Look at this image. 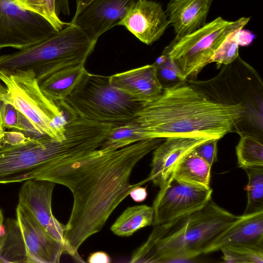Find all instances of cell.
I'll return each instance as SVG.
<instances>
[{"label":"cell","mask_w":263,"mask_h":263,"mask_svg":"<svg viewBox=\"0 0 263 263\" xmlns=\"http://www.w3.org/2000/svg\"><path fill=\"white\" fill-rule=\"evenodd\" d=\"M228 263H263V242L233 245L220 250Z\"/></svg>","instance_id":"4316f807"},{"label":"cell","mask_w":263,"mask_h":263,"mask_svg":"<svg viewBox=\"0 0 263 263\" xmlns=\"http://www.w3.org/2000/svg\"><path fill=\"white\" fill-rule=\"evenodd\" d=\"M56 31L45 18L24 7L18 0H0V50L22 49Z\"/></svg>","instance_id":"9c48e42d"},{"label":"cell","mask_w":263,"mask_h":263,"mask_svg":"<svg viewBox=\"0 0 263 263\" xmlns=\"http://www.w3.org/2000/svg\"><path fill=\"white\" fill-rule=\"evenodd\" d=\"M97 41L71 23L41 42L0 56V69L32 70L37 79L70 67L84 65Z\"/></svg>","instance_id":"5b68a950"},{"label":"cell","mask_w":263,"mask_h":263,"mask_svg":"<svg viewBox=\"0 0 263 263\" xmlns=\"http://www.w3.org/2000/svg\"><path fill=\"white\" fill-rule=\"evenodd\" d=\"M237 217L211 199L190 214L154 226L147 240L130 256L131 262L191 259Z\"/></svg>","instance_id":"277c9868"},{"label":"cell","mask_w":263,"mask_h":263,"mask_svg":"<svg viewBox=\"0 0 263 263\" xmlns=\"http://www.w3.org/2000/svg\"><path fill=\"white\" fill-rule=\"evenodd\" d=\"M18 2L25 8L45 18L57 31L70 24L63 22L57 13L68 9L67 0H18Z\"/></svg>","instance_id":"cb8c5ba5"},{"label":"cell","mask_w":263,"mask_h":263,"mask_svg":"<svg viewBox=\"0 0 263 263\" xmlns=\"http://www.w3.org/2000/svg\"><path fill=\"white\" fill-rule=\"evenodd\" d=\"M129 195L134 201L143 202L147 196L146 188L141 185L138 186L131 191Z\"/></svg>","instance_id":"e575fe53"},{"label":"cell","mask_w":263,"mask_h":263,"mask_svg":"<svg viewBox=\"0 0 263 263\" xmlns=\"http://www.w3.org/2000/svg\"><path fill=\"white\" fill-rule=\"evenodd\" d=\"M87 261L89 263H110L111 258L105 252L98 251L91 253L87 258Z\"/></svg>","instance_id":"836d02e7"},{"label":"cell","mask_w":263,"mask_h":263,"mask_svg":"<svg viewBox=\"0 0 263 263\" xmlns=\"http://www.w3.org/2000/svg\"><path fill=\"white\" fill-rule=\"evenodd\" d=\"M5 234V222L2 210L0 208V250Z\"/></svg>","instance_id":"8d00e7d4"},{"label":"cell","mask_w":263,"mask_h":263,"mask_svg":"<svg viewBox=\"0 0 263 263\" xmlns=\"http://www.w3.org/2000/svg\"><path fill=\"white\" fill-rule=\"evenodd\" d=\"M29 136L17 130L6 131L3 145H16L25 142Z\"/></svg>","instance_id":"1f68e13d"},{"label":"cell","mask_w":263,"mask_h":263,"mask_svg":"<svg viewBox=\"0 0 263 263\" xmlns=\"http://www.w3.org/2000/svg\"><path fill=\"white\" fill-rule=\"evenodd\" d=\"M248 177L245 186L248 201L244 214L263 211V166L243 168Z\"/></svg>","instance_id":"484cf974"},{"label":"cell","mask_w":263,"mask_h":263,"mask_svg":"<svg viewBox=\"0 0 263 263\" xmlns=\"http://www.w3.org/2000/svg\"><path fill=\"white\" fill-rule=\"evenodd\" d=\"M163 139L136 142L117 150L100 147L54 163L43 180L65 186L73 202L64 235L65 245L74 255L83 242L101 230L119 204L134 188L148 180L131 184L132 172L142 158Z\"/></svg>","instance_id":"6da1fadb"},{"label":"cell","mask_w":263,"mask_h":263,"mask_svg":"<svg viewBox=\"0 0 263 263\" xmlns=\"http://www.w3.org/2000/svg\"><path fill=\"white\" fill-rule=\"evenodd\" d=\"M109 82L116 88L145 103L155 99L163 89L154 64L109 76Z\"/></svg>","instance_id":"e0dca14e"},{"label":"cell","mask_w":263,"mask_h":263,"mask_svg":"<svg viewBox=\"0 0 263 263\" xmlns=\"http://www.w3.org/2000/svg\"><path fill=\"white\" fill-rule=\"evenodd\" d=\"M140 0H92L74 14L71 23L92 39L119 25L130 9Z\"/></svg>","instance_id":"7c38bea8"},{"label":"cell","mask_w":263,"mask_h":263,"mask_svg":"<svg viewBox=\"0 0 263 263\" xmlns=\"http://www.w3.org/2000/svg\"><path fill=\"white\" fill-rule=\"evenodd\" d=\"M145 104L112 86L109 76L86 71L71 92L57 104L73 117L121 124L132 121Z\"/></svg>","instance_id":"8992f818"},{"label":"cell","mask_w":263,"mask_h":263,"mask_svg":"<svg viewBox=\"0 0 263 263\" xmlns=\"http://www.w3.org/2000/svg\"><path fill=\"white\" fill-rule=\"evenodd\" d=\"M54 183L42 180L25 181L18 195V203L28 210L51 236L65 243V225L53 216L51 208Z\"/></svg>","instance_id":"4fadbf2b"},{"label":"cell","mask_w":263,"mask_h":263,"mask_svg":"<svg viewBox=\"0 0 263 263\" xmlns=\"http://www.w3.org/2000/svg\"><path fill=\"white\" fill-rule=\"evenodd\" d=\"M92 0H76V10L75 14L79 12L85 6Z\"/></svg>","instance_id":"74e56055"},{"label":"cell","mask_w":263,"mask_h":263,"mask_svg":"<svg viewBox=\"0 0 263 263\" xmlns=\"http://www.w3.org/2000/svg\"><path fill=\"white\" fill-rule=\"evenodd\" d=\"M153 220L152 206L144 204L129 206L116 219L110 230L117 236L128 237L143 228L153 225Z\"/></svg>","instance_id":"44dd1931"},{"label":"cell","mask_w":263,"mask_h":263,"mask_svg":"<svg viewBox=\"0 0 263 263\" xmlns=\"http://www.w3.org/2000/svg\"><path fill=\"white\" fill-rule=\"evenodd\" d=\"M84 65L64 68L37 79L44 95L56 104L68 96L82 79Z\"/></svg>","instance_id":"d6986e66"},{"label":"cell","mask_w":263,"mask_h":263,"mask_svg":"<svg viewBox=\"0 0 263 263\" xmlns=\"http://www.w3.org/2000/svg\"><path fill=\"white\" fill-rule=\"evenodd\" d=\"M169 25L161 5L148 0L137 2L119 24L148 45L158 40Z\"/></svg>","instance_id":"9a60e30c"},{"label":"cell","mask_w":263,"mask_h":263,"mask_svg":"<svg viewBox=\"0 0 263 263\" xmlns=\"http://www.w3.org/2000/svg\"><path fill=\"white\" fill-rule=\"evenodd\" d=\"M236 154L238 165L242 169L263 166L262 140L255 135L242 134L236 147Z\"/></svg>","instance_id":"d4e9b609"},{"label":"cell","mask_w":263,"mask_h":263,"mask_svg":"<svg viewBox=\"0 0 263 263\" xmlns=\"http://www.w3.org/2000/svg\"><path fill=\"white\" fill-rule=\"evenodd\" d=\"M213 0H170L166 13L176 37L191 34L206 24Z\"/></svg>","instance_id":"ac0fdd59"},{"label":"cell","mask_w":263,"mask_h":263,"mask_svg":"<svg viewBox=\"0 0 263 263\" xmlns=\"http://www.w3.org/2000/svg\"><path fill=\"white\" fill-rule=\"evenodd\" d=\"M263 242V211L237 216L204 248L202 254L230 246Z\"/></svg>","instance_id":"2e32d148"},{"label":"cell","mask_w":263,"mask_h":263,"mask_svg":"<svg viewBox=\"0 0 263 263\" xmlns=\"http://www.w3.org/2000/svg\"><path fill=\"white\" fill-rule=\"evenodd\" d=\"M211 139L174 137L164 139L154 151L148 181L162 189L171 182L173 172L179 161L196 146Z\"/></svg>","instance_id":"5bb4252c"},{"label":"cell","mask_w":263,"mask_h":263,"mask_svg":"<svg viewBox=\"0 0 263 263\" xmlns=\"http://www.w3.org/2000/svg\"><path fill=\"white\" fill-rule=\"evenodd\" d=\"M219 140L209 139L196 146L193 151L212 166L217 160V143Z\"/></svg>","instance_id":"4dcf8cb0"},{"label":"cell","mask_w":263,"mask_h":263,"mask_svg":"<svg viewBox=\"0 0 263 263\" xmlns=\"http://www.w3.org/2000/svg\"><path fill=\"white\" fill-rule=\"evenodd\" d=\"M65 135L62 140L29 137L23 143L0 147V184L42 180L53 163L97 149L102 141L95 124L78 117L67 121Z\"/></svg>","instance_id":"3957f363"},{"label":"cell","mask_w":263,"mask_h":263,"mask_svg":"<svg viewBox=\"0 0 263 263\" xmlns=\"http://www.w3.org/2000/svg\"><path fill=\"white\" fill-rule=\"evenodd\" d=\"M250 17L234 21L219 16L188 35L175 37L162 53L174 65L183 81L196 78L209 63L216 50L227 36L243 29Z\"/></svg>","instance_id":"ba28073f"},{"label":"cell","mask_w":263,"mask_h":263,"mask_svg":"<svg viewBox=\"0 0 263 263\" xmlns=\"http://www.w3.org/2000/svg\"><path fill=\"white\" fill-rule=\"evenodd\" d=\"M146 140L141 127L134 120L116 124L101 145V148L108 147L115 150L137 142Z\"/></svg>","instance_id":"603a6c76"},{"label":"cell","mask_w":263,"mask_h":263,"mask_svg":"<svg viewBox=\"0 0 263 263\" xmlns=\"http://www.w3.org/2000/svg\"><path fill=\"white\" fill-rule=\"evenodd\" d=\"M4 88L0 94L4 103L13 106L40 135L62 140L67 121L60 107L41 90L32 70L0 69Z\"/></svg>","instance_id":"52a82bcc"},{"label":"cell","mask_w":263,"mask_h":263,"mask_svg":"<svg viewBox=\"0 0 263 263\" xmlns=\"http://www.w3.org/2000/svg\"><path fill=\"white\" fill-rule=\"evenodd\" d=\"M247 106L211 97L196 84L185 81L163 87L161 93L146 103L133 120L146 140L174 137L222 138L242 121Z\"/></svg>","instance_id":"7a4b0ae2"},{"label":"cell","mask_w":263,"mask_h":263,"mask_svg":"<svg viewBox=\"0 0 263 263\" xmlns=\"http://www.w3.org/2000/svg\"><path fill=\"white\" fill-rule=\"evenodd\" d=\"M211 166L193 151L185 156L175 167L173 179L204 188L210 185Z\"/></svg>","instance_id":"ffe728a7"},{"label":"cell","mask_w":263,"mask_h":263,"mask_svg":"<svg viewBox=\"0 0 263 263\" xmlns=\"http://www.w3.org/2000/svg\"><path fill=\"white\" fill-rule=\"evenodd\" d=\"M16 215L26 246L28 263H58L63 253L70 255L65 244L51 236L20 203Z\"/></svg>","instance_id":"8fae6325"},{"label":"cell","mask_w":263,"mask_h":263,"mask_svg":"<svg viewBox=\"0 0 263 263\" xmlns=\"http://www.w3.org/2000/svg\"><path fill=\"white\" fill-rule=\"evenodd\" d=\"M0 262L28 263L25 243L16 218H8L5 222Z\"/></svg>","instance_id":"7402d4cb"},{"label":"cell","mask_w":263,"mask_h":263,"mask_svg":"<svg viewBox=\"0 0 263 263\" xmlns=\"http://www.w3.org/2000/svg\"><path fill=\"white\" fill-rule=\"evenodd\" d=\"M1 113L5 129L23 132L24 116L11 105L2 102Z\"/></svg>","instance_id":"f1b7e54d"},{"label":"cell","mask_w":263,"mask_h":263,"mask_svg":"<svg viewBox=\"0 0 263 263\" xmlns=\"http://www.w3.org/2000/svg\"><path fill=\"white\" fill-rule=\"evenodd\" d=\"M213 190L173 179L160 189L153 203V226L190 214L211 200Z\"/></svg>","instance_id":"30bf717a"},{"label":"cell","mask_w":263,"mask_h":263,"mask_svg":"<svg viewBox=\"0 0 263 263\" xmlns=\"http://www.w3.org/2000/svg\"><path fill=\"white\" fill-rule=\"evenodd\" d=\"M236 31L229 34L222 42L211 58V63L229 65L238 58L239 45L235 39Z\"/></svg>","instance_id":"83f0119b"},{"label":"cell","mask_w":263,"mask_h":263,"mask_svg":"<svg viewBox=\"0 0 263 263\" xmlns=\"http://www.w3.org/2000/svg\"><path fill=\"white\" fill-rule=\"evenodd\" d=\"M4 88V86L0 83V94ZM2 102L0 99V147L3 146V139L5 136L6 130L3 126L2 116L1 113V105Z\"/></svg>","instance_id":"d590c367"},{"label":"cell","mask_w":263,"mask_h":263,"mask_svg":"<svg viewBox=\"0 0 263 263\" xmlns=\"http://www.w3.org/2000/svg\"><path fill=\"white\" fill-rule=\"evenodd\" d=\"M253 38L254 35L250 32L243 29L235 32V39L239 46H247L250 44Z\"/></svg>","instance_id":"d6a6232c"},{"label":"cell","mask_w":263,"mask_h":263,"mask_svg":"<svg viewBox=\"0 0 263 263\" xmlns=\"http://www.w3.org/2000/svg\"><path fill=\"white\" fill-rule=\"evenodd\" d=\"M154 64L157 68L158 78L176 83L183 81L178 71L165 54L162 53Z\"/></svg>","instance_id":"f546056e"}]
</instances>
